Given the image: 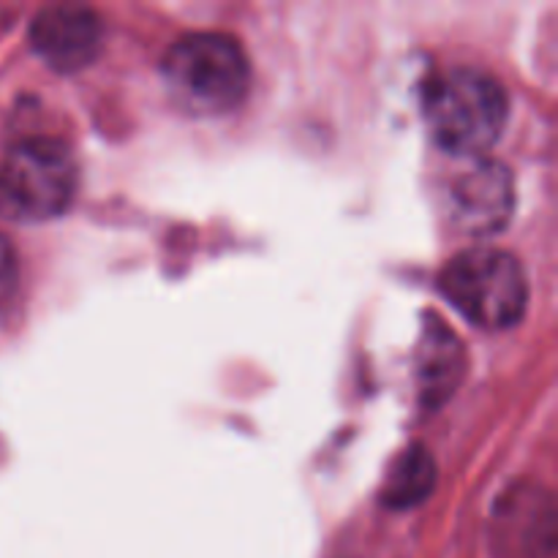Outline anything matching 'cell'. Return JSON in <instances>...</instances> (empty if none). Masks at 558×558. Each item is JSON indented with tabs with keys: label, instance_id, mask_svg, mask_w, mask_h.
<instances>
[{
	"label": "cell",
	"instance_id": "5b68a950",
	"mask_svg": "<svg viewBox=\"0 0 558 558\" xmlns=\"http://www.w3.org/2000/svg\"><path fill=\"white\" fill-rule=\"evenodd\" d=\"M515 210V180L501 161L474 158L450 183V218L463 234L488 238L501 232Z\"/></svg>",
	"mask_w": 558,
	"mask_h": 558
},
{
	"label": "cell",
	"instance_id": "3957f363",
	"mask_svg": "<svg viewBox=\"0 0 558 558\" xmlns=\"http://www.w3.org/2000/svg\"><path fill=\"white\" fill-rule=\"evenodd\" d=\"M439 292L447 303L483 330H507L523 319L529 281L523 265L510 251L466 248L439 272Z\"/></svg>",
	"mask_w": 558,
	"mask_h": 558
},
{
	"label": "cell",
	"instance_id": "6da1fadb",
	"mask_svg": "<svg viewBox=\"0 0 558 558\" xmlns=\"http://www.w3.org/2000/svg\"><path fill=\"white\" fill-rule=\"evenodd\" d=\"M510 101L499 82L477 69H450L423 93V120L445 153L480 158L499 142Z\"/></svg>",
	"mask_w": 558,
	"mask_h": 558
},
{
	"label": "cell",
	"instance_id": "ba28073f",
	"mask_svg": "<svg viewBox=\"0 0 558 558\" xmlns=\"http://www.w3.org/2000/svg\"><path fill=\"white\" fill-rule=\"evenodd\" d=\"M463 374H466V352H463L461 338L436 322L423 332L417 352L420 396L428 407H439L456 392Z\"/></svg>",
	"mask_w": 558,
	"mask_h": 558
},
{
	"label": "cell",
	"instance_id": "30bf717a",
	"mask_svg": "<svg viewBox=\"0 0 558 558\" xmlns=\"http://www.w3.org/2000/svg\"><path fill=\"white\" fill-rule=\"evenodd\" d=\"M16 276H20V267H16V254L11 248L9 238L0 234V305L14 294L16 289Z\"/></svg>",
	"mask_w": 558,
	"mask_h": 558
},
{
	"label": "cell",
	"instance_id": "52a82bcc",
	"mask_svg": "<svg viewBox=\"0 0 558 558\" xmlns=\"http://www.w3.org/2000/svg\"><path fill=\"white\" fill-rule=\"evenodd\" d=\"M101 20L85 5H49L31 22V44L36 54L63 74L93 63L101 49Z\"/></svg>",
	"mask_w": 558,
	"mask_h": 558
},
{
	"label": "cell",
	"instance_id": "8992f818",
	"mask_svg": "<svg viewBox=\"0 0 558 558\" xmlns=\"http://www.w3.org/2000/svg\"><path fill=\"white\" fill-rule=\"evenodd\" d=\"M490 543L499 558H545L556 543L554 501L532 485L512 488L496 507Z\"/></svg>",
	"mask_w": 558,
	"mask_h": 558
},
{
	"label": "cell",
	"instance_id": "9c48e42d",
	"mask_svg": "<svg viewBox=\"0 0 558 558\" xmlns=\"http://www.w3.org/2000/svg\"><path fill=\"white\" fill-rule=\"evenodd\" d=\"M436 485V466L434 458L423 447H409L396 463L390 466L385 480V490H381V501L392 510H407V507H417L420 501L428 499L434 494Z\"/></svg>",
	"mask_w": 558,
	"mask_h": 558
},
{
	"label": "cell",
	"instance_id": "7a4b0ae2",
	"mask_svg": "<svg viewBox=\"0 0 558 558\" xmlns=\"http://www.w3.org/2000/svg\"><path fill=\"white\" fill-rule=\"evenodd\" d=\"M161 76L183 112L213 118L232 112L251 87V63L227 33H189L167 49Z\"/></svg>",
	"mask_w": 558,
	"mask_h": 558
},
{
	"label": "cell",
	"instance_id": "277c9868",
	"mask_svg": "<svg viewBox=\"0 0 558 558\" xmlns=\"http://www.w3.org/2000/svg\"><path fill=\"white\" fill-rule=\"evenodd\" d=\"M76 161L52 136L22 140L0 158V216L41 223L63 216L76 194Z\"/></svg>",
	"mask_w": 558,
	"mask_h": 558
}]
</instances>
